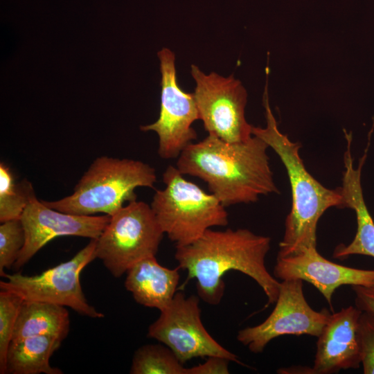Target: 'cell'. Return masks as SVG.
<instances>
[{"mask_svg":"<svg viewBox=\"0 0 374 374\" xmlns=\"http://www.w3.org/2000/svg\"><path fill=\"white\" fill-rule=\"evenodd\" d=\"M111 216L77 215L47 206L31 193L20 217L25 231V243L14 265L19 269L51 240L66 235L97 239Z\"/></svg>","mask_w":374,"mask_h":374,"instance_id":"cell-12","label":"cell"},{"mask_svg":"<svg viewBox=\"0 0 374 374\" xmlns=\"http://www.w3.org/2000/svg\"><path fill=\"white\" fill-rule=\"evenodd\" d=\"M358 333L363 372L374 374V314L362 312Z\"/></svg>","mask_w":374,"mask_h":374,"instance_id":"cell-23","label":"cell"},{"mask_svg":"<svg viewBox=\"0 0 374 374\" xmlns=\"http://www.w3.org/2000/svg\"><path fill=\"white\" fill-rule=\"evenodd\" d=\"M186 369L166 345L146 344L135 351L130 373L186 374Z\"/></svg>","mask_w":374,"mask_h":374,"instance_id":"cell-19","label":"cell"},{"mask_svg":"<svg viewBox=\"0 0 374 374\" xmlns=\"http://www.w3.org/2000/svg\"><path fill=\"white\" fill-rule=\"evenodd\" d=\"M96 239H91L72 258L39 275L5 273L3 277L6 280L0 282V288L19 295L24 301L53 303L69 307L82 316L103 318L104 314L88 303L80 280L83 269L96 258Z\"/></svg>","mask_w":374,"mask_h":374,"instance_id":"cell-7","label":"cell"},{"mask_svg":"<svg viewBox=\"0 0 374 374\" xmlns=\"http://www.w3.org/2000/svg\"><path fill=\"white\" fill-rule=\"evenodd\" d=\"M352 290L355 294V306L362 312L374 314V285H353Z\"/></svg>","mask_w":374,"mask_h":374,"instance_id":"cell-25","label":"cell"},{"mask_svg":"<svg viewBox=\"0 0 374 374\" xmlns=\"http://www.w3.org/2000/svg\"><path fill=\"white\" fill-rule=\"evenodd\" d=\"M190 73L196 86L193 93L199 118L205 130L230 143L242 142L252 136V125L245 118L247 93L233 75L206 74L192 64Z\"/></svg>","mask_w":374,"mask_h":374,"instance_id":"cell-8","label":"cell"},{"mask_svg":"<svg viewBox=\"0 0 374 374\" xmlns=\"http://www.w3.org/2000/svg\"><path fill=\"white\" fill-rule=\"evenodd\" d=\"M179 269L165 267L155 256L148 257L127 270L124 285L136 303L161 311L168 306L177 293Z\"/></svg>","mask_w":374,"mask_h":374,"instance_id":"cell-15","label":"cell"},{"mask_svg":"<svg viewBox=\"0 0 374 374\" xmlns=\"http://www.w3.org/2000/svg\"><path fill=\"white\" fill-rule=\"evenodd\" d=\"M25 243V231L21 219L1 222L0 225V275L14 266Z\"/></svg>","mask_w":374,"mask_h":374,"instance_id":"cell-22","label":"cell"},{"mask_svg":"<svg viewBox=\"0 0 374 374\" xmlns=\"http://www.w3.org/2000/svg\"><path fill=\"white\" fill-rule=\"evenodd\" d=\"M271 238L246 229H208L195 241L176 246L178 267L195 278L198 296L205 303L218 305L224 294V275L238 271L253 279L267 298L264 308L275 303L280 283L267 270L265 258Z\"/></svg>","mask_w":374,"mask_h":374,"instance_id":"cell-1","label":"cell"},{"mask_svg":"<svg viewBox=\"0 0 374 374\" xmlns=\"http://www.w3.org/2000/svg\"><path fill=\"white\" fill-rule=\"evenodd\" d=\"M183 175L169 166L163 174L166 187L155 192L150 204L163 233L176 246L188 244L208 229L229 222L220 200Z\"/></svg>","mask_w":374,"mask_h":374,"instance_id":"cell-5","label":"cell"},{"mask_svg":"<svg viewBox=\"0 0 374 374\" xmlns=\"http://www.w3.org/2000/svg\"><path fill=\"white\" fill-rule=\"evenodd\" d=\"M156 181L155 170L149 164L103 156L93 161L70 195L56 201L42 202L63 213L112 216L126 202L136 200V188H153Z\"/></svg>","mask_w":374,"mask_h":374,"instance_id":"cell-4","label":"cell"},{"mask_svg":"<svg viewBox=\"0 0 374 374\" xmlns=\"http://www.w3.org/2000/svg\"><path fill=\"white\" fill-rule=\"evenodd\" d=\"M362 310L350 305L330 314L317 337V351L310 373L332 374L361 365L359 320Z\"/></svg>","mask_w":374,"mask_h":374,"instance_id":"cell-14","label":"cell"},{"mask_svg":"<svg viewBox=\"0 0 374 374\" xmlns=\"http://www.w3.org/2000/svg\"><path fill=\"white\" fill-rule=\"evenodd\" d=\"M63 341L51 335H39L11 341L6 355V373L62 374L51 366V357Z\"/></svg>","mask_w":374,"mask_h":374,"instance_id":"cell-17","label":"cell"},{"mask_svg":"<svg viewBox=\"0 0 374 374\" xmlns=\"http://www.w3.org/2000/svg\"><path fill=\"white\" fill-rule=\"evenodd\" d=\"M230 362L222 357H208L203 364L187 368L186 374H229Z\"/></svg>","mask_w":374,"mask_h":374,"instance_id":"cell-24","label":"cell"},{"mask_svg":"<svg viewBox=\"0 0 374 374\" xmlns=\"http://www.w3.org/2000/svg\"><path fill=\"white\" fill-rule=\"evenodd\" d=\"M24 299L4 290L0 292V373H6V355Z\"/></svg>","mask_w":374,"mask_h":374,"instance_id":"cell-21","label":"cell"},{"mask_svg":"<svg viewBox=\"0 0 374 374\" xmlns=\"http://www.w3.org/2000/svg\"><path fill=\"white\" fill-rule=\"evenodd\" d=\"M199 297L182 292L148 328V337L168 346L185 364L195 357H222L241 365L238 356L224 348L206 330L201 320Z\"/></svg>","mask_w":374,"mask_h":374,"instance_id":"cell-9","label":"cell"},{"mask_svg":"<svg viewBox=\"0 0 374 374\" xmlns=\"http://www.w3.org/2000/svg\"><path fill=\"white\" fill-rule=\"evenodd\" d=\"M157 55L161 75L159 116L154 123L141 126V130L156 132L159 155L171 159L178 157L197 139L192 125L199 118L193 93L184 91L177 83L175 53L163 48Z\"/></svg>","mask_w":374,"mask_h":374,"instance_id":"cell-10","label":"cell"},{"mask_svg":"<svg viewBox=\"0 0 374 374\" xmlns=\"http://www.w3.org/2000/svg\"><path fill=\"white\" fill-rule=\"evenodd\" d=\"M263 105L265 127L252 126V135L264 141L278 155L286 168L292 190V208L278 256H287L303 248L317 247L319 218L330 207L343 208L340 188L323 186L306 170L299 154L301 145L281 133L269 106L267 88Z\"/></svg>","mask_w":374,"mask_h":374,"instance_id":"cell-3","label":"cell"},{"mask_svg":"<svg viewBox=\"0 0 374 374\" xmlns=\"http://www.w3.org/2000/svg\"><path fill=\"white\" fill-rule=\"evenodd\" d=\"M268 145L252 135L230 143L208 134L189 144L178 157L182 175L202 179L225 206L256 202L260 196L278 193L267 150Z\"/></svg>","mask_w":374,"mask_h":374,"instance_id":"cell-2","label":"cell"},{"mask_svg":"<svg viewBox=\"0 0 374 374\" xmlns=\"http://www.w3.org/2000/svg\"><path fill=\"white\" fill-rule=\"evenodd\" d=\"M274 275L282 280L301 279L312 284L322 294L332 312V298L339 287L374 285V269H357L332 262L319 254L317 247L277 256Z\"/></svg>","mask_w":374,"mask_h":374,"instance_id":"cell-13","label":"cell"},{"mask_svg":"<svg viewBox=\"0 0 374 374\" xmlns=\"http://www.w3.org/2000/svg\"><path fill=\"white\" fill-rule=\"evenodd\" d=\"M70 330V317L64 306L40 301H24L12 341L39 335L64 340Z\"/></svg>","mask_w":374,"mask_h":374,"instance_id":"cell-18","label":"cell"},{"mask_svg":"<svg viewBox=\"0 0 374 374\" xmlns=\"http://www.w3.org/2000/svg\"><path fill=\"white\" fill-rule=\"evenodd\" d=\"M301 279L283 280L275 307L259 325L240 330L237 339L254 353H262L274 338L285 335L318 337L330 315L328 310H313L308 303Z\"/></svg>","mask_w":374,"mask_h":374,"instance_id":"cell-11","label":"cell"},{"mask_svg":"<svg viewBox=\"0 0 374 374\" xmlns=\"http://www.w3.org/2000/svg\"><path fill=\"white\" fill-rule=\"evenodd\" d=\"M163 234L150 205L134 200L111 216L96 239V256L120 278L137 262L155 256Z\"/></svg>","mask_w":374,"mask_h":374,"instance_id":"cell-6","label":"cell"},{"mask_svg":"<svg viewBox=\"0 0 374 374\" xmlns=\"http://www.w3.org/2000/svg\"><path fill=\"white\" fill-rule=\"evenodd\" d=\"M340 187L343 208H352L357 217V231L348 244H340L333 252L335 258L351 255H364L374 258V221L366 205L361 182V172L349 170L343 175Z\"/></svg>","mask_w":374,"mask_h":374,"instance_id":"cell-16","label":"cell"},{"mask_svg":"<svg viewBox=\"0 0 374 374\" xmlns=\"http://www.w3.org/2000/svg\"><path fill=\"white\" fill-rule=\"evenodd\" d=\"M31 184H16L10 168L0 163V222L19 219L33 191Z\"/></svg>","mask_w":374,"mask_h":374,"instance_id":"cell-20","label":"cell"}]
</instances>
